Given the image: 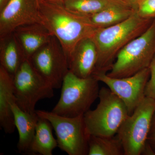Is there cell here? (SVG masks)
<instances>
[{
  "label": "cell",
  "instance_id": "1",
  "mask_svg": "<svg viewBox=\"0 0 155 155\" xmlns=\"http://www.w3.org/2000/svg\"><path fill=\"white\" fill-rule=\"evenodd\" d=\"M38 1L42 22L61 43L68 59L79 41L92 37L99 28L87 16L69 11L63 3Z\"/></svg>",
  "mask_w": 155,
  "mask_h": 155
},
{
  "label": "cell",
  "instance_id": "2",
  "mask_svg": "<svg viewBox=\"0 0 155 155\" xmlns=\"http://www.w3.org/2000/svg\"><path fill=\"white\" fill-rule=\"evenodd\" d=\"M155 18H143L135 12L121 23L99 28L92 37L97 50L96 72L107 73L110 70L119 52L151 25Z\"/></svg>",
  "mask_w": 155,
  "mask_h": 155
},
{
  "label": "cell",
  "instance_id": "3",
  "mask_svg": "<svg viewBox=\"0 0 155 155\" xmlns=\"http://www.w3.org/2000/svg\"><path fill=\"white\" fill-rule=\"evenodd\" d=\"M98 97L96 108L84 115L86 133L88 136H114L129 115L127 107L109 87L100 89Z\"/></svg>",
  "mask_w": 155,
  "mask_h": 155
},
{
  "label": "cell",
  "instance_id": "4",
  "mask_svg": "<svg viewBox=\"0 0 155 155\" xmlns=\"http://www.w3.org/2000/svg\"><path fill=\"white\" fill-rule=\"evenodd\" d=\"M98 82L93 76L81 78L69 71L62 84L60 99L52 112L67 117L84 116L98 97Z\"/></svg>",
  "mask_w": 155,
  "mask_h": 155
},
{
  "label": "cell",
  "instance_id": "5",
  "mask_svg": "<svg viewBox=\"0 0 155 155\" xmlns=\"http://www.w3.org/2000/svg\"><path fill=\"white\" fill-rule=\"evenodd\" d=\"M155 54V18L146 31L119 52L107 75L116 78L132 76L149 68Z\"/></svg>",
  "mask_w": 155,
  "mask_h": 155
},
{
  "label": "cell",
  "instance_id": "6",
  "mask_svg": "<svg viewBox=\"0 0 155 155\" xmlns=\"http://www.w3.org/2000/svg\"><path fill=\"white\" fill-rule=\"evenodd\" d=\"M155 100L146 97L120 126L116 136L124 155H140L147 143L153 114Z\"/></svg>",
  "mask_w": 155,
  "mask_h": 155
},
{
  "label": "cell",
  "instance_id": "7",
  "mask_svg": "<svg viewBox=\"0 0 155 155\" xmlns=\"http://www.w3.org/2000/svg\"><path fill=\"white\" fill-rule=\"evenodd\" d=\"M13 78L16 103L24 112L35 113L38 101L54 96V89L37 72L28 59L23 61Z\"/></svg>",
  "mask_w": 155,
  "mask_h": 155
},
{
  "label": "cell",
  "instance_id": "8",
  "mask_svg": "<svg viewBox=\"0 0 155 155\" xmlns=\"http://www.w3.org/2000/svg\"><path fill=\"white\" fill-rule=\"evenodd\" d=\"M39 117L47 119L55 130L58 147L69 155H88L89 136L84 116L67 117L52 112L36 110Z\"/></svg>",
  "mask_w": 155,
  "mask_h": 155
},
{
  "label": "cell",
  "instance_id": "9",
  "mask_svg": "<svg viewBox=\"0 0 155 155\" xmlns=\"http://www.w3.org/2000/svg\"><path fill=\"white\" fill-rule=\"evenodd\" d=\"M29 60L37 72L53 88H61L69 71V63L65 50L55 37H52Z\"/></svg>",
  "mask_w": 155,
  "mask_h": 155
},
{
  "label": "cell",
  "instance_id": "10",
  "mask_svg": "<svg viewBox=\"0 0 155 155\" xmlns=\"http://www.w3.org/2000/svg\"><path fill=\"white\" fill-rule=\"evenodd\" d=\"M92 76L106 84L123 102L130 115L146 97L145 91L150 72L148 68L132 76L122 78L111 77L102 72L94 73Z\"/></svg>",
  "mask_w": 155,
  "mask_h": 155
},
{
  "label": "cell",
  "instance_id": "11",
  "mask_svg": "<svg viewBox=\"0 0 155 155\" xmlns=\"http://www.w3.org/2000/svg\"><path fill=\"white\" fill-rule=\"evenodd\" d=\"M33 23H42L38 0H10L0 11V38L19 26Z\"/></svg>",
  "mask_w": 155,
  "mask_h": 155
},
{
  "label": "cell",
  "instance_id": "12",
  "mask_svg": "<svg viewBox=\"0 0 155 155\" xmlns=\"http://www.w3.org/2000/svg\"><path fill=\"white\" fill-rule=\"evenodd\" d=\"M97 58V50L92 37L83 39L76 45L68 58L69 71L81 78L91 77Z\"/></svg>",
  "mask_w": 155,
  "mask_h": 155
},
{
  "label": "cell",
  "instance_id": "13",
  "mask_svg": "<svg viewBox=\"0 0 155 155\" xmlns=\"http://www.w3.org/2000/svg\"><path fill=\"white\" fill-rule=\"evenodd\" d=\"M13 33L22 49L25 59L28 60L53 36L41 23L21 25L16 28Z\"/></svg>",
  "mask_w": 155,
  "mask_h": 155
},
{
  "label": "cell",
  "instance_id": "14",
  "mask_svg": "<svg viewBox=\"0 0 155 155\" xmlns=\"http://www.w3.org/2000/svg\"><path fill=\"white\" fill-rule=\"evenodd\" d=\"M16 101L14 78L0 66V125L6 134L14 133L16 128L11 108Z\"/></svg>",
  "mask_w": 155,
  "mask_h": 155
},
{
  "label": "cell",
  "instance_id": "15",
  "mask_svg": "<svg viewBox=\"0 0 155 155\" xmlns=\"http://www.w3.org/2000/svg\"><path fill=\"white\" fill-rule=\"evenodd\" d=\"M11 108L15 126L19 133L17 149L21 153L30 154L31 145L35 134L39 117L36 112L32 114L24 112L16 102L12 104Z\"/></svg>",
  "mask_w": 155,
  "mask_h": 155
},
{
  "label": "cell",
  "instance_id": "16",
  "mask_svg": "<svg viewBox=\"0 0 155 155\" xmlns=\"http://www.w3.org/2000/svg\"><path fill=\"white\" fill-rule=\"evenodd\" d=\"M25 58L12 33L0 38V66L14 77Z\"/></svg>",
  "mask_w": 155,
  "mask_h": 155
},
{
  "label": "cell",
  "instance_id": "17",
  "mask_svg": "<svg viewBox=\"0 0 155 155\" xmlns=\"http://www.w3.org/2000/svg\"><path fill=\"white\" fill-rule=\"evenodd\" d=\"M136 11L125 2L111 6L96 14L87 16L94 25L97 28H103L125 21Z\"/></svg>",
  "mask_w": 155,
  "mask_h": 155
},
{
  "label": "cell",
  "instance_id": "18",
  "mask_svg": "<svg viewBox=\"0 0 155 155\" xmlns=\"http://www.w3.org/2000/svg\"><path fill=\"white\" fill-rule=\"evenodd\" d=\"M52 126L48 120L39 117L35 134L30 148V154L52 155L58 147L57 139L53 136Z\"/></svg>",
  "mask_w": 155,
  "mask_h": 155
},
{
  "label": "cell",
  "instance_id": "19",
  "mask_svg": "<svg viewBox=\"0 0 155 155\" xmlns=\"http://www.w3.org/2000/svg\"><path fill=\"white\" fill-rule=\"evenodd\" d=\"M88 155H124L121 142L116 135L111 137L90 135Z\"/></svg>",
  "mask_w": 155,
  "mask_h": 155
},
{
  "label": "cell",
  "instance_id": "20",
  "mask_svg": "<svg viewBox=\"0 0 155 155\" xmlns=\"http://www.w3.org/2000/svg\"><path fill=\"white\" fill-rule=\"evenodd\" d=\"M125 2L124 0H64L63 4L69 11L81 15L88 16L99 13L114 5Z\"/></svg>",
  "mask_w": 155,
  "mask_h": 155
},
{
  "label": "cell",
  "instance_id": "21",
  "mask_svg": "<svg viewBox=\"0 0 155 155\" xmlns=\"http://www.w3.org/2000/svg\"><path fill=\"white\" fill-rule=\"evenodd\" d=\"M137 12L144 18H155V0H143L139 5Z\"/></svg>",
  "mask_w": 155,
  "mask_h": 155
},
{
  "label": "cell",
  "instance_id": "22",
  "mask_svg": "<svg viewBox=\"0 0 155 155\" xmlns=\"http://www.w3.org/2000/svg\"><path fill=\"white\" fill-rule=\"evenodd\" d=\"M149 68L150 69V78L146 87L145 96L155 100V54L153 58Z\"/></svg>",
  "mask_w": 155,
  "mask_h": 155
},
{
  "label": "cell",
  "instance_id": "23",
  "mask_svg": "<svg viewBox=\"0 0 155 155\" xmlns=\"http://www.w3.org/2000/svg\"><path fill=\"white\" fill-rule=\"evenodd\" d=\"M147 142L149 145L155 155V112L153 116Z\"/></svg>",
  "mask_w": 155,
  "mask_h": 155
},
{
  "label": "cell",
  "instance_id": "24",
  "mask_svg": "<svg viewBox=\"0 0 155 155\" xmlns=\"http://www.w3.org/2000/svg\"><path fill=\"white\" fill-rule=\"evenodd\" d=\"M124 1L137 11L139 5L143 0H124Z\"/></svg>",
  "mask_w": 155,
  "mask_h": 155
},
{
  "label": "cell",
  "instance_id": "25",
  "mask_svg": "<svg viewBox=\"0 0 155 155\" xmlns=\"http://www.w3.org/2000/svg\"><path fill=\"white\" fill-rule=\"evenodd\" d=\"M10 0H0V11L7 5Z\"/></svg>",
  "mask_w": 155,
  "mask_h": 155
},
{
  "label": "cell",
  "instance_id": "26",
  "mask_svg": "<svg viewBox=\"0 0 155 155\" xmlns=\"http://www.w3.org/2000/svg\"><path fill=\"white\" fill-rule=\"evenodd\" d=\"M48 2H54L62 3L64 2V0H44Z\"/></svg>",
  "mask_w": 155,
  "mask_h": 155
}]
</instances>
